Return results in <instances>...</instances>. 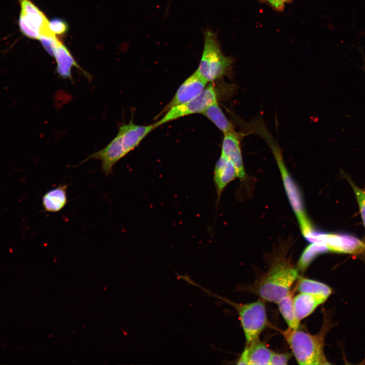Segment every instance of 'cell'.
<instances>
[{"label": "cell", "instance_id": "3957f363", "mask_svg": "<svg viewBox=\"0 0 365 365\" xmlns=\"http://www.w3.org/2000/svg\"><path fill=\"white\" fill-rule=\"evenodd\" d=\"M316 335L288 327L282 334L300 364H327L324 351L325 328Z\"/></svg>", "mask_w": 365, "mask_h": 365}, {"label": "cell", "instance_id": "7c38bea8", "mask_svg": "<svg viewBox=\"0 0 365 365\" xmlns=\"http://www.w3.org/2000/svg\"><path fill=\"white\" fill-rule=\"evenodd\" d=\"M238 177L237 169L226 157L221 155L214 169L213 180L215 187L218 203L222 192L233 180Z\"/></svg>", "mask_w": 365, "mask_h": 365}, {"label": "cell", "instance_id": "44dd1931", "mask_svg": "<svg viewBox=\"0 0 365 365\" xmlns=\"http://www.w3.org/2000/svg\"><path fill=\"white\" fill-rule=\"evenodd\" d=\"M49 27L55 35L64 34L68 30V25L66 22L59 18H54L49 21Z\"/></svg>", "mask_w": 365, "mask_h": 365}, {"label": "cell", "instance_id": "30bf717a", "mask_svg": "<svg viewBox=\"0 0 365 365\" xmlns=\"http://www.w3.org/2000/svg\"><path fill=\"white\" fill-rule=\"evenodd\" d=\"M207 83L195 71L179 86L173 98L165 107L160 115L173 106L184 103L195 98L206 88Z\"/></svg>", "mask_w": 365, "mask_h": 365}, {"label": "cell", "instance_id": "d6986e66", "mask_svg": "<svg viewBox=\"0 0 365 365\" xmlns=\"http://www.w3.org/2000/svg\"><path fill=\"white\" fill-rule=\"evenodd\" d=\"M293 292L282 298L277 304L279 310L288 327L293 329L299 328L300 322L296 318L293 303Z\"/></svg>", "mask_w": 365, "mask_h": 365}, {"label": "cell", "instance_id": "ba28073f", "mask_svg": "<svg viewBox=\"0 0 365 365\" xmlns=\"http://www.w3.org/2000/svg\"><path fill=\"white\" fill-rule=\"evenodd\" d=\"M216 101L217 96L214 87L212 84H210L195 98L170 108L160 120L155 123V125L157 128L186 116L202 114L207 107Z\"/></svg>", "mask_w": 365, "mask_h": 365}, {"label": "cell", "instance_id": "cb8c5ba5", "mask_svg": "<svg viewBox=\"0 0 365 365\" xmlns=\"http://www.w3.org/2000/svg\"><path fill=\"white\" fill-rule=\"evenodd\" d=\"M277 11L283 9L284 5L291 0H262Z\"/></svg>", "mask_w": 365, "mask_h": 365}, {"label": "cell", "instance_id": "52a82bcc", "mask_svg": "<svg viewBox=\"0 0 365 365\" xmlns=\"http://www.w3.org/2000/svg\"><path fill=\"white\" fill-rule=\"evenodd\" d=\"M21 10L19 26L26 36L39 40L41 36H55L45 14L30 0H18Z\"/></svg>", "mask_w": 365, "mask_h": 365}, {"label": "cell", "instance_id": "8fae6325", "mask_svg": "<svg viewBox=\"0 0 365 365\" xmlns=\"http://www.w3.org/2000/svg\"><path fill=\"white\" fill-rule=\"evenodd\" d=\"M240 136L235 130L224 134L221 155L230 160L237 169L238 178L243 179L245 172L240 144Z\"/></svg>", "mask_w": 365, "mask_h": 365}, {"label": "cell", "instance_id": "7a4b0ae2", "mask_svg": "<svg viewBox=\"0 0 365 365\" xmlns=\"http://www.w3.org/2000/svg\"><path fill=\"white\" fill-rule=\"evenodd\" d=\"M298 272L286 258L275 259L254 284V291L263 299L277 303L290 292Z\"/></svg>", "mask_w": 365, "mask_h": 365}, {"label": "cell", "instance_id": "ac0fdd59", "mask_svg": "<svg viewBox=\"0 0 365 365\" xmlns=\"http://www.w3.org/2000/svg\"><path fill=\"white\" fill-rule=\"evenodd\" d=\"M329 250L323 243L311 242L304 250L298 261L297 268L298 271H304L317 256Z\"/></svg>", "mask_w": 365, "mask_h": 365}, {"label": "cell", "instance_id": "6da1fadb", "mask_svg": "<svg viewBox=\"0 0 365 365\" xmlns=\"http://www.w3.org/2000/svg\"><path fill=\"white\" fill-rule=\"evenodd\" d=\"M156 127L155 124L144 126L132 121L120 126L116 136L102 149L91 154L83 162L89 159L101 162L105 175L113 172L115 165L137 147L144 137Z\"/></svg>", "mask_w": 365, "mask_h": 365}, {"label": "cell", "instance_id": "8992f818", "mask_svg": "<svg viewBox=\"0 0 365 365\" xmlns=\"http://www.w3.org/2000/svg\"><path fill=\"white\" fill-rule=\"evenodd\" d=\"M195 285L204 290L212 297L220 299L235 308L238 314L244 333L246 345L259 339L260 335L267 323L266 308L262 301L259 300L247 304L237 303L213 294L197 283H195Z\"/></svg>", "mask_w": 365, "mask_h": 365}, {"label": "cell", "instance_id": "277c9868", "mask_svg": "<svg viewBox=\"0 0 365 365\" xmlns=\"http://www.w3.org/2000/svg\"><path fill=\"white\" fill-rule=\"evenodd\" d=\"M259 130L258 133L268 143L273 154L288 200L296 216L302 233L305 236L313 229L306 214L300 190L286 169L278 145L266 129L260 128Z\"/></svg>", "mask_w": 365, "mask_h": 365}, {"label": "cell", "instance_id": "603a6c76", "mask_svg": "<svg viewBox=\"0 0 365 365\" xmlns=\"http://www.w3.org/2000/svg\"><path fill=\"white\" fill-rule=\"evenodd\" d=\"M291 355L287 353L273 352L270 364H287Z\"/></svg>", "mask_w": 365, "mask_h": 365}, {"label": "cell", "instance_id": "e0dca14e", "mask_svg": "<svg viewBox=\"0 0 365 365\" xmlns=\"http://www.w3.org/2000/svg\"><path fill=\"white\" fill-rule=\"evenodd\" d=\"M202 114L224 134L234 131L233 125L224 114L217 101L210 105Z\"/></svg>", "mask_w": 365, "mask_h": 365}, {"label": "cell", "instance_id": "2e32d148", "mask_svg": "<svg viewBox=\"0 0 365 365\" xmlns=\"http://www.w3.org/2000/svg\"><path fill=\"white\" fill-rule=\"evenodd\" d=\"M67 185H60L43 195L42 205L46 211L57 212L64 207L67 202Z\"/></svg>", "mask_w": 365, "mask_h": 365}, {"label": "cell", "instance_id": "5b68a950", "mask_svg": "<svg viewBox=\"0 0 365 365\" xmlns=\"http://www.w3.org/2000/svg\"><path fill=\"white\" fill-rule=\"evenodd\" d=\"M233 62L231 57L222 53L215 32L206 30L202 55L196 71L208 83L212 82L226 75Z\"/></svg>", "mask_w": 365, "mask_h": 365}, {"label": "cell", "instance_id": "9a60e30c", "mask_svg": "<svg viewBox=\"0 0 365 365\" xmlns=\"http://www.w3.org/2000/svg\"><path fill=\"white\" fill-rule=\"evenodd\" d=\"M327 299L317 295L300 293L293 298L295 313L297 319L301 320L310 315Z\"/></svg>", "mask_w": 365, "mask_h": 365}, {"label": "cell", "instance_id": "ffe728a7", "mask_svg": "<svg viewBox=\"0 0 365 365\" xmlns=\"http://www.w3.org/2000/svg\"><path fill=\"white\" fill-rule=\"evenodd\" d=\"M297 288L300 293L320 295L327 299L332 292L331 288L325 284L305 278L299 279Z\"/></svg>", "mask_w": 365, "mask_h": 365}, {"label": "cell", "instance_id": "9c48e42d", "mask_svg": "<svg viewBox=\"0 0 365 365\" xmlns=\"http://www.w3.org/2000/svg\"><path fill=\"white\" fill-rule=\"evenodd\" d=\"M304 237L309 242H321L329 251L343 253H360L365 250V244L354 236L345 234L322 233L312 230Z\"/></svg>", "mask_w": 365, "mask_h": 365}, {"label": "cell", "instance_id": "5bb4252c", "mask_svg": "<svg viewBox=\"0 0 365 365\" xmlns=\"http://www.w3.org/2000/svg\"><path fill=\"white\" fill-rule=\"evenodd\" d=\"M273 352L258 339L246 345L236 364H270Z\"/></svg>", "mask_w": 365, "mask_h": 365}, {"label": "cell", "instance_id": "4fadbf2b", "mask_svg": "<svg viewBox=\"0 0 365 365\" xmlns=\"http://www.w3.org/2000/svg\"><path fill=\"white\" fill-rule=\"evenodd\" d=\"M53 57L56 62L57 72L61 78L72 81L71 69L75 67L81 70L88 79L90 78L88 73L79 66L68 49L59 40L54 49Z\"/></svg>", "mask_w": 365, "mask_h": 365}, {"label": "cell", "instance_id": "7402d4cb", "mask_svg": "<svg viewBox=\"0 0 365 365\" xmlns=\"http://www.w3.org/2000/svg\"><path fill=\"white\" fill-rule=\"evenodd\" d=\"M350 182L355 193L365 227V192L359 189L352 182Z\"/></svg>", "mask_w": 365, "mask_h": 365}]
</instances>
